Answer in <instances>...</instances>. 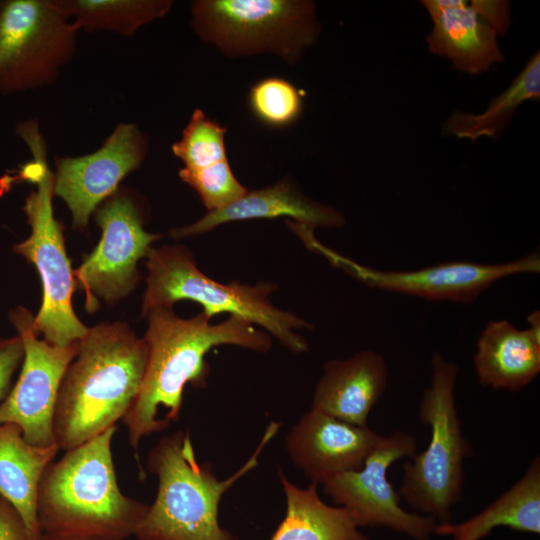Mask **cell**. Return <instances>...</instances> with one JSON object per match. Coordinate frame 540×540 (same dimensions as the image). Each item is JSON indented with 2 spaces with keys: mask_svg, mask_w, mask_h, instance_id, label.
I'll use <instances>...</instances> for the list:
<instances>
[{
  "mask_svg": "<svg viewBox=\"0 0 540 540\" xmlns=\"http://www.w3.org/2000/svg\"><path fill=\"white\" fill-rule=\"evenodd\" d=\"M146 316L145 371L138 394L121 420L137 461L144 437L179 420L185 386L206 388L210 372L206 355L212 348L235 345L267 352L272 346L268 333L236 316L211 324L203 312L181 318L166 307L155 308Z\"/></svg>",
  "mask_w": 540,
  "mask_h": 540,
  "instance_id": "obj_1",
  "label": "cell"
},
{
  "mask_svg": "<svg viewBox=\"0 0 540 540\" xmlns=\"http://www.w3.org/2000/svg\"><path fill=\"white\" fill-rule=\"evenodd\" d=\"M114 425L65 451L45 470L38 491L42 533L80 540H126L134 536L149 504L126 496L112 453Z\"/></svg>",
  "mask_w": 540,
  "mask_h": 540,
  "instance_id": "obj_2",
  "label": "cell"
},
{
  "mask_svg": "<svg viewBox=\"0 0 540 540\" xmlns=\"http://www.w3.org/2000/svg\"><path fill=\"white\" fill-rule=\"evenodd\" d=\"M147 349L126 324L88 328L63 376L54 415L59 450L68 451L117 425L140 389Z\"/></svg>",
  "mask_w": 540,
  "mask_h": 540,
  "instance_id": "obj_3",
  "label": "cell"
},
{
  "mask_svg": "<svg viewBox=\"0 0 540 540\" xmlns=\"http://www.w3.org/2000/svg\"><path fill=\"white\" fill-rule=\"evenodd\" d=\"M280 423L271 422L250 458L219 480L209 462L200 463L189 431L161 437L150 449L147 469L158 479L155 499L134 536L138 540H239L219 523L224 493L258 464V457Z\"/></svg>",
  "mask_w": 540,
  "mask_h": 540,
  "instance_id": "obj_4",
  "label": "cell"
},
{
  "mask_svg": "<svg viewBox=\"0 0 540 540\" xmlns=\"http://www.w3.org/2000/svg\"><path fill=\"white\" fill-rule=\"evenodd\" d=\"M16 133L29 147L33 160L20 167L18 178L36 186L23 210L31 234L13 250L36 267L42 282V304L33 318V331L57 346L79 342L86 327L72 307L75 280L67 257L61 223L54 217V173L48 167L46 144L36 120L21 122Z\"/></svg>",
  "mask_w": 540,
  "mask_h": 540,
  "instance_id": "obj_5",
  "label": "cell"
},
{
  "mask_svg": "<svg viewBox=\"0 0 540 540\" xmlns=\"http://www.w3.org/2000/svg\"><path fill=\"white\" fill-rule=\"evenodd\" d=\"M145 258L148 275L141 307L143 316L155 308H172L178 301L189 300L199 303L209 319L229 313L262 327L293 353L308 351L307 340L297 331L312 325L272 304L270 295L276 284L217 282L197 267L189 250L178 245L151 247Z\"/></svg>",
  "mask_w": 540,
  "mask_h": 540,
  "instance_id": "obj_6",
  "label": "cell"
},
{
  "mask_svg": "<svg viewBox=\"0 0 540 540\" xmlns=\"http://www.w3.org/2000/svg\"><path fill=\"white\" fill-rule=\"evenodd\" d=\"M431 367L430 386L419 404L420 421L430 426L431 437L427 448L404 465L399 495L416 513L444 523L462 498L463 464L472 446L463 436L455 403L458 366L435 351Z\"/></svg>",
  "mask_w": 540,
  "mask_h": 540,
  "instance_id": "obj_7",
  "label": "cell"
},
{
  "mask_svg": "<svg viewBox=\"0 0 540 540\" xmlns=\"http://www.w3.org/2000/svg\"><path fill=\"white\" fill-rule=\"evenodd\" d=\"M191 14L198 36L229 56L269 52L294 60L320 29L310 1L201 0Z\"/></svg>",
  "mask_w": 540,
  "mask_h": 540,
  "instance_id": "obj_8",
  "label": "cell"
},
{
  "mask_svg": "<svg viewBox=\"0 0 540 540\" xmlns=\"http://www.w3.org/2000/svg\"><path fill=\"white\" fill-rule=\"evenodd\" d=\"M77 32L59 0L2 1L0 94L53 84L76 52Z\"/></svg>",
  "mask_w": 540,
  "mask_h": 540,
  "instance_id": "obj_9",
  "label": "cell"
},
{
  "mask_svg": "<svg viewBox=\"0 0 540 540\" xmlns=\"http://www.w3.org/2000/svg\"><path fill=\"white\" fill-rule=\"evenodd\" d=\"M311 250L368 287L430 301L473 303L489 287L506 277L538 273L539 253L533 251L504 263L448 261L415 270H379L359 264L321 244L313 233L302 239Z\"/></svg>",
  "mask_w": 540,
  "mask_h": 540,
  "instance_id": "obj_10",
  "label": "cell"
},
{
  "mask_svg": "<svg viewBox=\"0 0 540 540\" xmlns=\"http://www.w3.org/2000/svg\"><path fill=\"white\" fill-rule=\"evenodd\" d=\"M417 440L397 430L380 436L362 468L341 473L323 483V491L344 507L360 527H384L414 540H428L436 520L402 508L400 495L387 478L393 462L416 454Z\"/></svg>",
  "mask_w": 540,
  "mask_h": 540,
  "instance_id": "obj_11",
  "label": "cell"
},
{
  "mask_svg": "<svg viewBox=\"0 0 540 540\" xmlns=\"http://www.w3.org/2000/svg\"><path fill=\"white\" fill-rule=\"evenodd\" d=\"M33 318L23 307L10 312L11 322L23 342L24 357L18 380L0 404V423L17 425L28 443L45 447L56 444L57 397L80 341L57 346L40 340L32 328Z\"/></svg>",
  "mask_w": 540,
  "mask_h": 540,
  "instance_id": "obj_12",
  "label": "cell"
},
{
  "mask_svg": "<svg viewBox=\"0 0 540 540\" xmlns=\"http://www.w3.org/2000/svg\"><path fill=\"white\" fill-rule=\"evenodd\" d=\"M96 222L102 230L100 242L73 271L90 311L95 309L96 297L113 304L134 289L139 280L138 261L160 238L145 231L137 205L124 193H114L97 208Z\"/></svg>",
  "mask_w": 540,
  "mask_h": 540,
  "instance_id": "obj_13",
  "label": "cell"
},
{
  "mask_svg": "<svg viewBox=\"0 0 540 540\" xmlns=\"http://www.w3.org/2000/svg\"><path fill=\"white\" fill-rule=\"evenodd\" d=\"M147 151L148 140L139 127L119 123L93 153L56 158L54 195L66 203L74 228L86 230L91 214L141 165Z\"/></svg>",
  "mask_w": 540,
  "mask_h": 540,
  "instance_id": "obj_14",
  "label": "cell"
},
{
  "mask_svg": "<svg viewBox=\"0 0 540 540\" xmlns=\"http://www.w3.org/2000/svg\"><path fill=\"white\" fill-rule=\"evenodd\" d=\"M380 435L315 409L304 413L285 438L292 463L314 483L362 468Z\"/></svg>",
  "mask_w": 540,
  "mask_h": 540,
  "instance_id": "obj_15",
  "label": "cell"
},
{
  "mask_svg": "<svg viewBox=\"0 0 540 540\" xmlns=\"http://www.w3.org/2000/svg\"><path fill=\"white\" fill-rule=\"evenodd\" d=\"M431 21L426 37L431 53L448 59L453 68L478 75L505 61L498 34L473 10L469 1H421Z\"/></svg>",
  "mask_w": 540,
  "mask_h": 540,
  "instance_id": "obj_16",
  "label": "cell"
},
{
  "mask_svg": "<svg viewBox=\"0 0 540 540\" xmlns=\"http://www.w3.org/2000/svg\"><path fill=\"white\" fill-rule=\"evenodd\" d=\"M388 368L382 355L361 350L346 359L326 362L318 380L312 408L358 426L385 392Z\"/></svg>",
  "mask_w": 540,
  "mask_h": 540,
  "instance_id": "obj_17",
  "label": "cell"
},
{
  "mask_svg": "<svg viewBox=\"0 0 540 540\" xmlns=\"http://www.w3.org/2000/svg\"><path fill=\"white\" fill-rule=\"evenodd\" d=\"M283 216L314 229L339 228L345 224L343 214L336 208L305 196L292 182L282 180L262 189L248 190L226 207L210 211L187 226L173 228L170 235L180 239L209 232L229 222Z\"/></svg>",
  "mask_w": 540,
  "mask_h": 540,
  "instance_id": "obj_18",
  "label": "cell"
},
{
  "mask_svg": "<svg viewBox=\"0 0 540 540\" xmlns=\"http://www.w3.org/2000/svg\"><path fill=\"white\" fill-rule=\"evenodd\" d=\"M474 368L482 386L519 391L540 372V344L527 329L504 319L490 321L478 338Z\"/></svg>",
  "mask_w": 540,
  "mask_h": 540,
  "instance_id": "obj_19",
  "label": "cell"
},
{
  "mask_svg": "<svg viewBox=\"0 0 540 540\" xmlns=\"http://www.w3.org/2000/svg\"><path fill=\"white\" fill-rule=\"evenodd\" d=\"M58 451L57 444L32 445L17 425L0 423V497L20 514L30 540H38L42 534L37 518L38 491Z\"/></svg>",
  "mask_w": 540,
  "mask_h": 540,
  "instance_id": "obj_20",
  "label": "cell"
},
{
  "mask_svg": "<svg viewBox=\"0 0 540 540\" xmlns=\"http://www.w3.org/2000/svg\"><path fill=\"white\" fill-rule=\"evenodd\" d=\"M497 527L540 533V461L535 457L524 475L507 491L469 519L437 523L434 534L452 540H481Z\"/></svg>",
  "mask_w": 540,
  "mask_h": 540,
  "instance_id": "obj_21",
  "label": "cell"
},
{
  "mask_svg": "<svg viewBox=\"0 0 540 540\" xmlns=\"http://www.w3.org/2000/svg\"><path fill=\"white\" fill-rule=\"evenodd\" d=\"M278 474L286 512L269 540H370L344 507L328 505L320 498L317 483L300 488L280 469Z\"/></svg>",
  "mask_w": 540,
  "mask_h": 540,
  "instance_id": "obj_22",
  "label": "cell"
},
{
  "mask_svg": "<svg viewBox=\"0 0 540 540\" xmlns=\"http://www.w3.org/2000/svg\"><path fill=\"white\" fill-rule=\"evenodd\" d=\"M540 99V53L535 52L510 85L490 100L480 113L455 111L442 125V132L458 139H497L511 124L518 108Z\"/></svg>",
  "mask_w": 540,
  "mask_h": 540,
  "instance_id": "obj_23",
  "label": "cell"
},
{
  "mask_svg": "<svg viewBox=\"0 0 540 540\" xmlns=\"http://www.w3.org/2000/svg\"><path fill=\"white\" fill-rule=\"evenodd\" d=\"M75 28L132 36L140 27L163 17L167 0H59Z\"/></svg>",
  "mask_w": 540,
  "mask_h": 540,
  "instance_id": "obj_24",
  "label": "cell"
},
{
  "mask_svg": "<svg viewBox=\"0 0 540 540\" xmlns=\"http://www.w3.org/2000/svg\"><path fill=\"white\" fill-rule=\"evenodd\" d=\"M226 128L210 119L200 109L194 110L179 141L172 145L173 154L185 170H203L227 161L224 136Z\"/></svg>",
  "mask_w": 540,
  "mask_h": 540,
  "instance_id": "obj_25",
  "label": "cell"
},
{
  "mask_svg": "<svg viewBox=\"0 0 540 540\" xmlns=\"http://www.w3.org/2000/svg\"><path fill=\"white\" fill-rule=\"evenodd\" d=\"M248 105L262 124L285 128L296 123L303 112L301 92L288 80L270 76L253 84L248 93Z\"/></svg>",
  "mask_w": 540,
  "mask_h": 540,
  "instance_id": "obj_26",
  "label": "cell"
},
{
  "mask_svg": "<svg viewBox=\"0 0 540 540\" xmlns=\"http://www.w3.org/2000/svg\"><path fill=\"white\" fill-rule=\"evenodd\" d=\"M178 174L196 191L208 212L226 207L248 191L233 174L228 160L198 171L181 168Z\"/></svg>",
  "mask_w": 540,
  "mask_h": 540,
  "instance_id": "obj_27",
  "label": "cell"
},
{
  "mask_svg": "<svg viewBox=\"0 0 540 540\" xmlns=\"http://www.w3.org/2000/svg\"><path fill=\"white\" fill-rule=\"evenodd\" d=\"M24 357L22 339L16 336L0 340V404L10 391L11 379Z\"/></svg>",
  "mask_w": 540,
  "mask_h": 540,
  "instance_id": "obj_28",
  "label": "cell"
},
{
  "mask_svg": "<svg viewBox=\"0 0 540 540\" xmlns=\"http://www.w3.org/2000/svg\"><path fill=\"white\" fill-rule=\"evenodd\" d=\"M473 10L497 34L504 36L510 27V3L503 0H471Z\"/></svg>",
  "mask_w": 540,
  "mask_h": 540,
  "instance_id": "obj_29",
  "label": "cell"
},
{
  "mask_svg": "<svg viewBox=\"0 0 540 540\" xmlns=\"http://www.w3.org/2000/svg\"><path fill=\"white\" fill-rule=\"evenodd\" d=\"M0 540H30L24 521L14 506L0 497Z\"/></svg>",
  "mask_w": 540,
  "mask_h": 540,
  "instance_id": "obj_30",
  "label": "cell"
},
{
  "mask_svg": "<svg viewBox=\"0 0 540 540\" xmlns=\"http://www.w3.org/2000/svg\"><path fill=\"white\" fill-rule=\"evenodd\" d=\"M526 321L530 325V327L527 328L528 333L537 343L540 344V311L533 310L529 315H527Z\"/></svg>",
  "mask_w": 540,
  "mask_h": 540,
  "instance_id": "obj_31",
  "label": "cell"
},
{
  "mask_svg": "<svg viewBox=\"0 0 540 540\" xmlns=\"http://www.w3.org/2000/svg\"><path fill=\"white\" fill-rule=\"evenodd\" d=\"M38 540H80V539H71V538H63V537H56L52 535H48L45 533H42L40 538Z\"/></svg>",
  "mask_w": 540,
  "mask_h": 540,
  "instance_id": "obj_32",
  "label": "cell"
},
{
  "mask_svg": "<svg viewBox=\"0 0 540 540\" xmlns=\"http://www.w3.org/2000/svg\"><path fill=\"white\" fill-rule=\"evenodd\" d=\"M1 5H2V1L0 0V7H1Z\"/></svg>",
  "mask_w": 540,
  "mask_h": 540,
  "instance_id": "obj_33",
  "label": "cell"
}]
</instances>
